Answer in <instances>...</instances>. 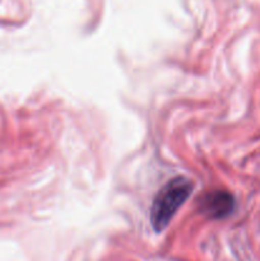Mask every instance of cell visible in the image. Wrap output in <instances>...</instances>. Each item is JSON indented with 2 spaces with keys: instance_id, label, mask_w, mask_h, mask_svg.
Segmentation results:
<instances>
[{
  "instance_id": "cell-1",
  "label": "cell",
  "mask_w": 260,
  "mask_h": 261,
  "mask_svg": "<svg viewBox=\"0 0 260 261\" xmlns=\"http://www.w3.org/2000/svg\"><path fill=\"white\" fill-rule=\"evenodd\" d=\"M191 190L193 184L190 180L176 177L158 191L150 208V222L155 232L163 231L168 226L178 208L190 196Z\"/></svg>"
},
{
  "instance_id": "cell-2",
  "label": "cell",
  "mask_w": 260,
  "mask_h": 261,
  "mask_svg": "<svg viewBox=\"0 0 260 261\" xmlns=\"http://www.w3.org/2000/svg\"><path fill=\"white\" fill-rule=\"evenodd\" d=\"M201 211L213 219H222L228 217L235 209V199L228 191H211L201 201Z\"/></svg>"
}]
</instances>
